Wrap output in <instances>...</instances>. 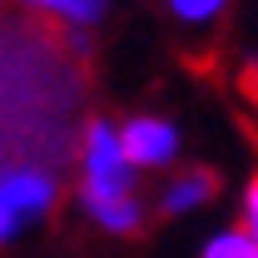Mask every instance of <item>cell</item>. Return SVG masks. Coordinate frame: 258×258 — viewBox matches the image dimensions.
Segmentation results:
<instances>
[{
	"mask_svg": "<svg viewBox=\"0 0 258 258\" xmlns=\"http://www.w3.org/2000/svg\"><path fill=\"white\" fill-rule=\"evenodd\" d=\"M139 169L124 154V134L114 119H90L80 134V209L104 233L124 238L144 224V199H139Z\"/></svg>",
	"mask_w": 258,
	"mask_h": 258,
	"instance_id": "6da1fadb",
	"label": "cell"
},
{
	"mask_svg": "<svg viewBox=\"0 0 258 258\" xmlns=\"http://www.w3.org/2000/svg\"><path fill=\"white\" fill-rule=\"evenodd\" d=\"M55 209V174L40 164H0V243Z\"/></svg>",
	"mask_w": 258,
	"mask_h": 258,
	"instance_id": "7a4b0ae2",
	"label": "cell"
},
{
	"mask_svg": "<svg viewBox=\"0 0 258 258\" xmlns=\"http://www.w3.org/2000/svg\"><path fill=\"white\" fill-rule=\"evenodd\" d=\"M124 154L129 164L144 174V169H169V164L179 159V144H184V134L174 119H164V114H129L124 124Z\"/></svg>",
	"mask_w": 258,
	"mask_h": 258,
	"instance_id": "3957f363",
	"label": "cell"
},
{
	"mask_svg": "<svg viewBox=\"0 0 258 258\" xmlns=\"http://www.w3.org/2000/svg\"><path fill=\"white\" fill-rule=\"evenodd\" d=\"M219 194V179L209 174V169H179L159 194V209L164 214H194V209H204L209 199Z\"/></svg>",
	"mask_w": 258,
	"mask_h": 258,
	"instance_id": "277c9868",
	"label": "cell"
},
{
	"mask_svg": "<svg viewBox=\"0 0 258 258\" xmlns=\"http://www.w3.org/2000/svg\"><path fill=\"white\" fill-rule=\"evenodd\" d=\"M20 5L50 15V20H60L70 35H90L95 25H104V15H109V0H20Z\"/></svg>",
	"mask_w": 258,
	"mask_h": 258,
	"instance_id": "5b68a950",
	"label": "cell"
},
{
	"mask_svg": "<svg viewBox=\"0 0 258 258\" xmlns=\"http://www.w3.org/2000/svg\"><path fill=\"white\" fill-rule=\"evenodd\" d=\"M228 5H233V0H164V10H169L179 25H189V30H204V25L224 20Z\"/></svg>",
	"mask_w": 258,
	"mask_h": 258,
	"instance_id": "8992f818",
	"label": "cell"
},
{
	"mask_svg": "<svg viewBox=\"0 0 258 258\" xmlns=\"http://www.w3.org/2000/svg\"><path fill=\"white\" fill-rule=\"evenodd\" d=\"M199 258H258V243L248 238V228H219L209 233V243L199 248Z\"/></svg>",
	"mask_w": 258,
	"mask_h": 258,
	"instance_id": "52a82bcc",
	"label": "cell"
},
{
	"mask_svg": "<svg viewBox=\"0 0 258 258\" xmlns=\"http://www.w3.org/2000/svg\"><path fill=\"white\" fill-rule=\"evenodd\" d=\"M243 228H248V238L258 243V179L243 189Z\"/></svg>",
	"mask_w": 258,
	"mask_h": 258,
	"instance_id": "ba28073f",
	"label": "cell"
}]
</instances>
